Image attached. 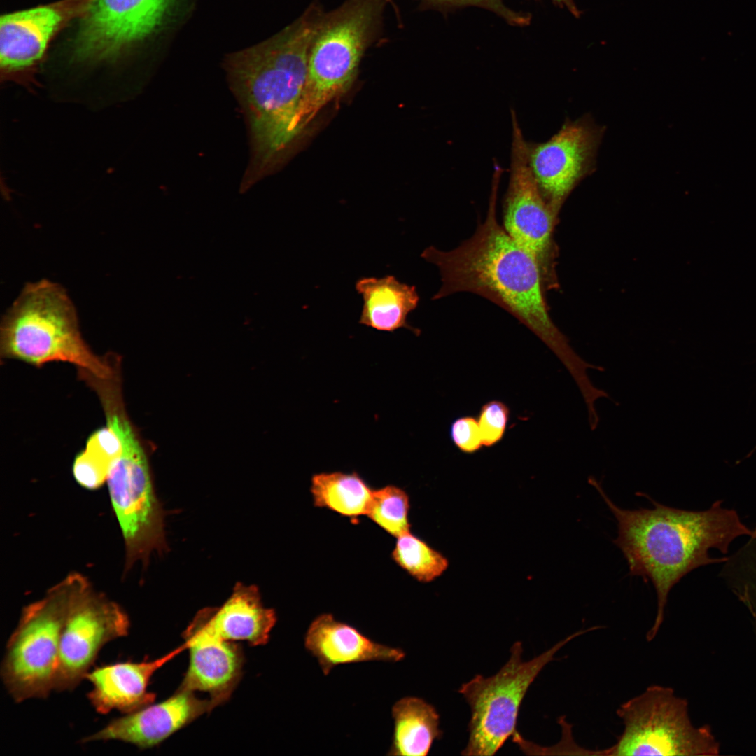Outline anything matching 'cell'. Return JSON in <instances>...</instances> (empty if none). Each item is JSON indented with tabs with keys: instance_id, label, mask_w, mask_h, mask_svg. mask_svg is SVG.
Listing matches in <instances>:
<instances>
[{
	"instance_id": "obj_19",
	"label": "cell",
	"mask_w": 756,
	"mask_h": 756,
	"mask_svg": "<svg viewBox=\"0 0 756 756\" xmlns=\"http://www.w3.org/2000/svg\"><path fill=\"white\" fill-rule=\"evenodd\" d=\"M195 617L216 637L251 645L266 644L276 622L275 611L264 607L258 589L241 583L221 607L202 609Z\"/></svg>"
},
{
	"instance_id": "obj_9",
	"label": "cell",
	"mask_w": 756,
	"mask_h": 756,
	"mask_svg": "<svg viewBox=\"0 0 756 756\" xmlns=\"http://www.w3.org/2000/svg\"><path fill=\"white\" fill-rule=\"evenodd\" d=\"M624 730L605 749L611 756H710L719 743L707 725L694 726L688 702L669 687L653 685L616 710Z\"/></svg>"
},
{
	"instance_id": "obj_23",
	"label": "cell",
	"mask_w": 756,
	"mask_h": 756,
	"mask_svg": "<svg viewBox=\"0 0 756 756\" xmlns=\"http://www.w3.org/2000/svg\"><path fill=\"white\" fill-rule=\"evenodd\" d=\"M120 452V440L111 427L106 425L97 430L74 461L73 475L76 482L90 490L99 488L106 482L110 468Z\"/></svg>"
},
{
	"instance_id": "obj_15",
	"label": "cell",
	"mask_w": 756,
	"mask_h": 756,
	"mask_svg": "<svg viewBox=\"0 0 756 756\" xmlns=\"http://www.w3.org/2000/svg\"><path fill=\"white\" fill-rule=\"evenodd\" d=\"M215 707L210 698L202 699L194 692L178 689L163 701L113 719L83 742L118 741L140 749L150 748Z\"/></svg>"
},
{
	"instance_id": "obj_28",
	"label": "cell",
	"mask_w": 756,
	"mask_h": 756,
	"mask_svg": "<svg viewBox=\"0 0 756 756\" xmlns=\"http://www.w3.org/2000/svg\"><path fill=\"white\" fill-rule=\"evenodd\" d=\"M450 438L463 453L474 454L483 446L478 421L472 416L454 419L449 428Z\"/></svg>"
},
{
	"instance_id": "obj_16",
	"label": "cell",
	"mask_w": 756,
	"mask_h": 756,
	"mask_svg": "<svg viewBox=\"0 0 756 756\" xmlns=\"http://www.w3.org/2000/svg\"><path fill=\"white\" fill-rule=\"evenodd\" d=\"M190 664L178 690L209 693L218 706L239 682L244 657L240 645L209 633L195 618L183 632Z\"/></svg>"
},
{
	"instance_id": "obj_18",
	"label": "cell",
	"mask_w": 756,
	"mask_h": 756,
	"mask_svg": "<svg viewBox=\"0 0 756 756\" xmlns=\"http://www.w3.org/2000/svg\"><path fill=\"white\" fill-rule=\"evenodd\" d=\"M304 647L316 658L324 675L339 665L367 662H396L405 652L380 644L330 613L317 616L304 636Z\"/></svg>"
},
{
	"instance_id": "obj_14",
	"label": "cell",
	"mask_w": 756,
	"mask_h": 756,
	"mask_svg": "<svg viewBox=\"0 0 756 756\" xmlns=\"http://www.w3.org/2000/svg\"><path fill=\"white\" fill-rule=\"evenodd\" d=\"M89 0H64L6 14L0 19L1 78L24 85L34 84L33 70L56 32L82 15Z\"/></svg>"
},
{
	"instance_id": "obj_17",
	"label": "cell",
	"mask_w": 756,
	"mask_h": 756,
	"mask_svg": "<svg viewBox=\"0 0 756 756\" xmlns=\"http://www.w3.org/2000/svg\"><path fill=\"white\" fill-rule=\"evenodd\" d=\"M186 649L188 645L184 643L153 660L118 662L94 667L85 676L92 686L88 694L91 705L100 714L118 710L126 715L154 703L155 694L147 690L152 676Z\"/></svg>"
},
{
	"instance_id": "obj_8",
	"label": "cell",
	"mask_w": 756,
	"mask_h": 756,
	"mask_svg": "<svg viewBox=\"0 0 756 756\" xmlns=\"http://www.w3.org/2000/svg\"><path fill=\"white\" fill-rule=\"evenodd\" d=\"M579 630L528 661L522 659L520 641L510 648V656L493 676L476 675L463 683L458 692L470 706L469 738L463 755H493L517 732L519 711L523 699L536 677L556 652L573 639L598 629Z\"/></svg>"
},
{
	"instance_id": "obj_29",
	"label": "cell",
	"mask_w": 756,
	"mask_h": 756,
	"mask_svg": "<svg viewBox=\"0 0 756 756\" xmlns=\"http://www.w3.org/2000/svg\"><path fill=\"white\" fill-rule=\"evenodd\" d=\"M736 594L756 626V552L741 575Z\"/></svg>"
},
{
	"instance_id": "obj_5",
	"label": "cell",
	"mask_w": 756,
	"mask_h": 756,
	"mask_svg": "<svg viewBox=\"0 0 756 756\" xmlns=\"http://www.w3.org/2000/svg\"><path fill=\"white\" fill-rule=\"evenodd\" d=\"M392 0H346L325 11L311 43L307 76L298 115L300 133L328 103L346 92L361 59L381 32Z\"/></svg>"
},
{
	"instance_id": "obj_24",
	"label": "cell",
	"mask_w": 756,
	"mask_h": 756,
	"mask_svg": "<svg viewBox=\"0 0 756 756\" xmlns=\"http://www.w3.org/2000/svg\"><path fill=\"white\" fill-rule=\"evenodd\" d=\"M396 538L393 560L417 581L431 582L448 568V559L411 531Z\"/></svg>"
},
{
	"instance_id": "obj_26",
	"label": "cell",
	"mask_w": 756,
	"mask_h": 756,
	"mask_svg": "<svg viewBox=\"0 0 756 756\" xmlns=\"http://www.w3.org/2000/svg\"><path fill=\"white\" fill-rule=\"evenodd\" d=\"M421 9L449 11L451 10L476 6L491 11L513 26L528 25L531 19L529 13L509 8L503 0H419Z\"/></svg>"
},
{
	"instance_id": "obj_20",
	"label": "cell",
	"mask_w": 756,
	"mask_h": 756,
	"mask_svg": "<svg viewBox=\"0 0 756 756\" xmlns=\"http://www.w3.org/2000/svg\"><path fill=\"white\" fill-rule=\"evenodd\" d=\"M356 289L363 301L360 324L386 332L404 328L419 335L420 330L407 322L409 314L416 308L419 301L415 286L388 275L379 279H360L356 283Z\"/></svg>"
},
{
	"instance_id": "obj_12",
	"label": "cell",
	"mask_w": 756,
	"mask_h": 756,
	"mask_svg": "<svg viewBox=\"0 0 756 756\" xmlns=\"http://www.w3.org/2000/svg\"><path fill=\"white\" fill-rule=\"evenodd\" d=\"M175 0H89L73 48L83 63L116 59L162 24Z\"/></svg>"
},
{
	"instance_id": "obj_4",
	"label": "cell",
	"mask_w": 756,
	"mask_h": 756,
	"mask_svg": "<svg viewBox=\"0 0 756 756\" xmlns=\"http://www.w3.org/2000/svg\"><path fill=\"white\" fill-rule=\"evenodd\" d=\"M0 356L36 367L69 363L103 379L119 369L116 357H99L90 349L66 290L46 279L25 285L2 318Z\"/></svg>"
},
{
	"instance_id": "obj_11",
	"label": "cell",
	"mask_w": 756,
	"mask_h": 756,
	"mask_svg": "<svg viewBox=\"0 0 756 756\" xmlns=\"http://www.w3.org/2000/svg\"><path fill=\"white\" fill-rule=\"evenodd\" d=\"M127 612L96 591L85 577L72 597L64 625L55 690H74L91 670L102 648L127 636Z\"/></svg>"
},
{
	"instance_id": "obj_13",
	"label": "cell",
	"mask_w": 756,
	"mask_h": 756,
	"mask_svg": "<svg viewBox=\"0 0 756 756\" xmlns=\"http://www.w3.org/2000/svg\"><path fill=\"white\" fill-rule=\"evenodd\" d=\"M603 130L587 115L567 120L546 141L528 143L531 174L556 216L575 187L594 172Z\"/></svg>"
},
{
	"instance_id": "obj_6",
	"label": "cell",
	"mask_w": 756,
	"mask_h": 756,
	"mask_svg": "<svg viewBox=\"0 0 756 756\" xmlns=\"http://www.w3.org/2000/svg\"><path fill=\"white\" fill-rule=\"evenodd\" d=\"M72 573L26 606L10 635L1 675L13 700L44 699L55 690L61 638L74 592L84 579Z\"/></svg>"
},
{
	"instance_id": "obj_3",
	"label": "cell",
	"mask_w": 756,
	"mask_h": 756,
	"mask_svg": "<svg viewBox=\"0 0 756 756\" xmlns=\"http://www.w3.org/2000/svg\"><path fill=\"white\" fill-rule=\"evenodd\" d=\"M588 482L598 491L617 522L614 544L622 551L629 575L650 580L657 598V615L646 640L657 636L673 587L692 570L722 564L732 543L753 531L738 512L718 500L703 510H687L660 504L645 495L653 508L623 509L615 505L594 477Z\"/></svg>"
},
{
	"instance_id": "obj_10",
	"label": "cell",
	"mask_w": 756,
	"mask_h": 756,
	"mask_svg": "<svg viewBox=\"0 0 756 756\" xmlns=\"http://www.w3.org/2000/svg\"><path fill=\"white\" fill-rule=\"evenodd\" d=\"M512 138L509 183L503 202V228L536 262L545 288L556 286V215L542 195L528 160V142L512 111Z\"/></svg>"
},
{
	"instance_id": "obj_21",
	"label": "cell",
	"mask_w": 756,
	"mask_h": 756,
	"mask_svg": "<svg viewBox=\"0 0 756 756\" xmlns=\"http://www.w3.org/2000/svg\"><path fill=\"white\" fill-rule=\"evenodd\" d=\"M391 713L394 728L388 755H426L434 741L442 737L438 712L421 698L404 697L394 704Z\"/></svg>"
},
{
	"instance_id": "obj_2",
	"label": "cell",
	"mask_w": 756,
	"mask_h": 756,
	"mask_svg": "<svg viewBox=\"0 0 756 756\" xmlns=\"http://www.w3.org/2000/svg\"><path fill=\"white\" fill-rule=\"evenodd\" d=\"M324 12L319 2H312L279 33L225 61L230 88L249 133L251 159L242 191L267 176L300 134L298 115L309 49Z\"/></svg>"
},
{
	"instance_id": "obj_1",
	"label": "cell",
	"mask_w": 756,
	"mask_h": 756,
	"mask_svg": "<svg viewBox=\"0 0 756 756\" xmlns=\"http://www.w3.org/2000/svg\"><path fill=\"white\" fill-rule=\"evenodd\" d=\"M501 173V167L496 165L487 214L472 236L450 251L430 246L422 252L421 258L440 272L441 286L432 300L468 292L491 301L538 337L573 378H580L587 372L589 363L573 350L553 323L536 262L498 223L496 201Z\"/></svg>"
},
{
	"instance_id": "obj_30",
	"label": "cell",
	"mask_w": 756,
	"mask_h": 756,
	"mask_svg": "<svg viewBox=\"0 0 756 756\" xmlns=\"http://www.w3.org/2000/svg\"><path fill=\"white\" fill-rule=\"evenodd\" d=\"M553 3L560 8H566L573 16L578 18L580 11L578 10L573 0H552Z\"/></svg>"
},
{
	"instance_id": "obj_22",
	"label": "cell",
	"mask_w": 756,
	"mask_h": 756,
	"mask_svg": "<svg viewBox=\"0 0 756 756\" xmlns=\"http://www.w3.org/2000/svg\"><path fill=\"white\" fill-rule=\"evenodd\" d=\"M310 493L315 507L342 516H366L373 489L357 473L320 472L311 479Z\"/></svg>"
},
{
	"instance_id": "obj_7",
	"label": "cell",
	"mask_w": 756,
	"mask_h": 756,
	"mask_svg": "<svg viewBox=\"0 0 756 756\" xmlns=\"http://www.w3.org/2000/svg\"><path fill=\"white\" fill-rule=\"evenodd\" d=\"M107 425L117 434L121 452L106 482L123 536L125 573L165 549L163 511L154 491L146 454L126 411L112 413Z\"/></svg>"
},
{
	"instance_id": "obj_25",
	"label": "cell",
	"mask_w": 756,
	"mask_h": 756,
	"mask_svg": "<svg viewBox=\"0 0 756 756\" xmlns=\"http://www.w3.org/2000/svg\"><path fill=\"white\" fill-rule=\"evenodd\" d=\"M410 497L402 488L390 484L373 489L366 516L395 538L410 531Z\"/></svg>"
},
{
	"instance_id": "obj_27",
	"label": "cell",
	"mask_w": 756,
	"mask_h": 756,
	"mask_svg": "<svg viewBox=\"0 0 756 756\" xmlns=\"http://www.w3.org/2000/svg\"><path fill=\"white\" fill-rule=\"evenodd\" d=\"M510 416L509 407L500 400H492L482 406L477 421L483 446L493 447L503 439Z\"/></svg>"
}]
</instances>
